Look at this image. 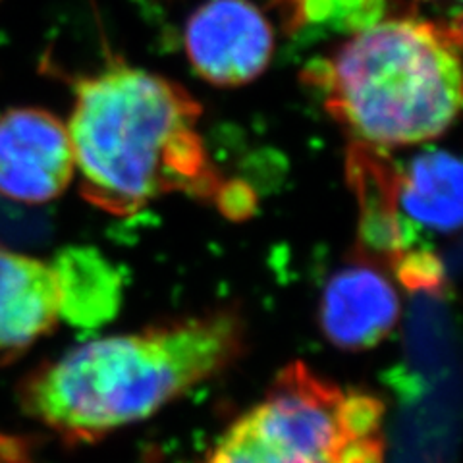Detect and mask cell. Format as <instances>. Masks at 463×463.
<instances>
[{"label": "cell", "instance_id": "6da1fadb", "mask_svg": "<svg viewBox=\"0 0 463 463\" xmlns=\"http://www.w3.org/2000/svg\"><path fill=\"white\" fill-rule=\"evenodd\" d=\"M245 323L216 309L81 344L20 384L22 410L58 437L95 442L151 417L243 354Z\"/></svg>", "mask_w": 463, "mask_h": 463}, {"label": "cell", "instance_id": "7a4b0ae2", "mask_svg": "<svg viewBox=\"0 0 463 463\" xmlns=\"http://www.w3.org/2000/svg\"><path fill=\"white\" fill-rule=\"evenodd\" d=\"M201 105L182 85L114 64L80 80L68 122L81 195L128 216L168 194L216 201L224 190L197 129Z\"/></svg>", "mask_w": 463, "mask_h": 463}, {"label": "cell", "instance_id": "3957f363", "mask_svg": "<svg viewBox=\"0 0 463 463\" xmlns=\"http://www.w3.org/2000/svg\"><path fill=\"white\" fill-rule=\"evenodd\" d=\"M461 27L383 18L352 33L306 80L359 143L408 147L442 136L461 109Z\"/></svg>", "mask_w": 463, "mask_h": 463}, {"label": "cell", "instance_id": "277c9868", "mask_svg": "<svg viewBox=\"0 0 463 463\" xmlns=\"http://www.w3.org/2000/svg\"><path fill=\"white\" fill-rule=\"evenodd\" d=\"M384 403L344 392L301 361L216 440L207 463H384Z\"/></svg>", "mask_w": 463, "mask_h": 463}, {"label": "cell", "instance_id": "5b68a950", "mask_svg": "<svg viewBox=\"0 0 463 463\" xmlns=\"http://www.w3.org/2000/svg\"><path fill=\"white\" fill-rule=\"evenodd\" d=\"M274 29L250 0H207L185 24V54L219 87L257 80L272 61Z\"/></svg>", "mask_w": 463, "mask_h": 463}, {"label": "cell", "instance_id": "8992f818", "mask_svg": "<svg viewBox=\"0 0 463 463\" xmlns=\"http://www.w3.org/2000/svg\"><path fill=\"white\" fill-rule=\"evenodd\" d=\"M76 172L68 126L41 109L0 114V195L41 205L62 195Z\"/></svg>", "mask_w": 463, "mask_h": 463}, {"label": "cell", "instance_id": "52a82bcc", "mask_svg": "<svg viewBox=\"0 0 463 463\" xmlns=\"http://www.w3.org/2000/svg\"><path fill=\"white\" fill-rule=\"evenodd\" d=\"M461 187L463 168L452 153L430 147L403 165L390 158L388 207L403 238V253L430 248L423 241L425 234H458L463 214Z\"/></svg>", "mask_w": 463, "mask_h": 463}, {"label": "cell", "instance_id": "ba28073f", "mask_svg": "<svg viewBox=\"0 0 463 463\" xmlns=\"http://www.w3.org/2000/svg\"><path fill=\"white\" fill-rule=\"evenodd\" d=\"M400 317L402 301L394 284L365 259L332 274L318 306L325 338L345 352H364L381 344Z\"/></svg>", "mask_w": 463, "mask_h": 463}, {"label": "cell", "instance_id": "9c48e42d", "mask_svg": "<svg viewBox=\"0 0 463 463\" xmlns=\"http://www.w3.org/2000/svg\"><path fill=\"white\" fill-rule=\"evenodd\" d=\"M61 318L52 265L0 245V365L12 364Z\"/></svg>", "mask_w": 463, "mask_h": 463}, {"label": "cell", "instance_id": "30bf717a", "mask_svg": "<svg viewBox=\"0 0 463 463\" xmlns=\"http://www.w3.org/2000/svg\"><path fill=\"white\" fill-rule=\"evenodd\" d=\"M61 286V317L95 326L118 311L122 279L109 260L90 248L62 251L52 263Z\"/></svg>", "mask_w": 463, "mask_h": 463}, {"label": "cell", "instance_id": "8fae6325", "mask_svg": "<svg viewBox=\"0 0 463 463\" xmlns=\"http://www.w3.org/2000/svg\"><path fill=\"white\" fill-rule=\"evenodd\" d=\"M284 6L296 32L325 27L328 32L357 33L383 20L388 0H284Z\"/></svg>", "mask_w": 463, "mask_h": 463}, {"label": "cell", "instance_id": "7c38bea8", "mask_svg": "<svg viewBox=\"0 0 463 463\" xmlns=\"http://www.w3.org/2000/svg\"><path fill=\"white\" fill-rule=\"evenodd\" d=\"M41 234H45V232H43L37 221H32L27 213L0 199V236L6 240L29 241Z\"/></svg>", "mask_w": 463, "mask_h": 463}, {"label": "cell", "instance_id": "4fadbf2b", "mask_svg": "<svg viewBox=\"0 0 463 463\" xmlns=\"http://www.w3.org/2000/svg\"><path fill=\"white\" fill-rule=\"evenodd\" d=\"M415 3H425V5H448V3H452V5H459V0H415Z\"/></svg>", "mask_w": 463, "mask_h": 463}]
</instances>
